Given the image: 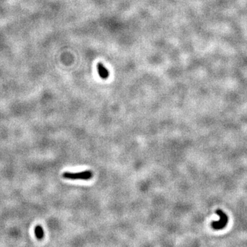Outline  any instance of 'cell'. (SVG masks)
<instances>
[{"label": "cell", "mask_w": 247, "mask_h": 247, "mask_svg": "<svg viewBox=\"0 0 247 247\" xmlns=\"http://www.w3.org/2000/svg\"><path fill=\"white\" fill-rule=\"evenodd\" d=\"M63 177L70 180H84L87 181L93 177V173L91 170H85L81 172H65L63 174Z\"/></svg>", "instance_id": "1"}, {"label": "cell", "mask_w": 247, "mask_h": 247, "mask_svg": "<svg viewBox=\"0 0 247 247\" xmlns=\"http://www.w3.org/2000/svg\"><path fill=\"white\" fill-rule=\"evenodd\" d=\"M216 214H218L220 217V220L218 221H214L211 222V226L212 229L215 230H220V229H224L226 227L228 223V216L227 214L224 213L223 211L220 209H218L216 211Z\"/></svg>", "instance_id": "2"}, {"label": "cell", "mask_w": 247, "mask_h": 247, "mask_svg": "<svg viewBox=\"0 0 247 247\" xmlns=\"http://www.w3.org/2000/svg\"><path fill=\"white\" fill-rule=\"evenodd\" d=\"M97 69L98 74L100 75V78L102 79H107L109 76V73L107 69L105 68L104 65L101 63H98L97 65Z\"/></svg>", "instance_id": "3"}, {"label": "cell", "mask_w": 247, "mask_h": 247, "mask_svg": "<svg viewBox=\"0 0 247 247\" xmlns=\"http://www.w3.org/2000/svg\"><path fill=\"white\" fill-rule=\"evenodd\" d=\"M34 233H35V235H36L37 238L41 239L43 238V236H44L43 229L41 227V226H37V227H35Z\"/></svg>", "instance_id": "4"}]
</instances>
